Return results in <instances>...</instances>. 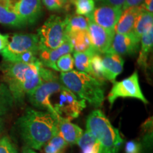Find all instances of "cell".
Segmentation results:
<instances>
[{
    "label": "cell",
    "mask_w": 153,
    "mask_h": 153,
    "mask_svg": "<svg viewBox=\"0 0 153 153\" xmlns=\"http://www.w3.org/2000/svg\"><path fill=\"white\" fill-rule=\"evenodd\" d=\"M41 62L33 64L4 61L0 65L2 80L9 88L15 102L22 104L28 95L41 85Z\"/></svg>",
    "instance_id": "1"
},
{
    "label": "cell",
    "mask_w": 153,
    "mask_h": 153,
    "mask_svg": "<svg viewBox=\"0 0 153 153\" xmlns=\"http://www.w3.org/2000/svg\"><path fill=\"white\" fill-rule=\"evenodd\" d=\"M18 126L24 142L35 150H41L58 134L56 116L48 111L27 108L19 119Z\"/></svg>",
    "instance_id": "2"
},
{
    "label": "cell",
    "mask_w": 153,
    "mask_h": 153,
    "mask_svg": "<svg viewBox=\"0 0 153 153\" xmlns=\"http://www.w3.org/2000/svg\"><path fill=\"white\" fill-rule=\"evenodd\" d=\"M59 77L62 85L73 92L78 99H84L97 108L101 106L104 103V82L77 70L61 72Z\"/></svg>",
    "instance_id": "3"
},
{
    "label": "cell",
    "mask_w": 153,
    "mask_h": 153,
    "mask_svg": "<svg viewBox=\"0 0 153 153\" xmlns=\"http://www.w3.org/2000/svg\"><path fill=\"white\" fill-rule=\"evenodd\" d=\"M86 127L99 143V153L119 152L123 139L101 110L96 109L89 115Z\"/></svg>",
    "instance_id": "4"
},
{
    "label": "cell",
    "mask_w": 153,
    "mask_h": 153,
    "mask_svg": "<svg viewBox=\"0 0 153 153\" xmlns=\"http://www.w3.org/2000/svg\"><path fill=\"white\" fill-rule=\"evenodd\" d=\"M37 36L39 48L55 49L60 46L68 38L66 17L51 15L38 28Z\"/></svg>",
    "instance_id": "5"
},
{
    "label": "cell",
    "mask_w": 153,
    "mask_h": 153,
    "mask_svg": "<svg viewBox=\"0 0 153 153\" xmlns=\"http://www.w3.org/2000/svg\"><path fill=\"white\" fill-rule=\"evenodd\" d=\"M65 86L61 82L60 77L56 74L52 77L43 80L35 89L27 95L30 103L36 108L46 110L55 116L57 114L51 104L50 98L53 94L59 92Z\"/></svg>",
    "instance_id": "6"
},
{
    "label": "cell",
    "mask_w": 153,
    "mask_h": 153,
    "mask_svg": "<svg viewBox=\"0 0 153 153\" xmlns=\"http://www.w3.org/2000/svg\"><path fill=\"white\" fill-rule=\"evenodd\" d=\"M118 98H135L141 100L144 104H148V101L143 95L140 86L137 71L122 81L113 82L112 89L108 95L111 106Z\"/></svg>",
    "instance_id": "7"
},
{
    "label": "cell",
    "mask_w": 153,
    "mask_h": 153,
    "mask_svg": "<svg viewBox=\"0 0 153 153\" xmlns=\"http://www.w3.org/2000/svg\"><path fill=\"white\" fill-rule=\"evenodd\" d=\"M30 51H39L37 34H14L3 51H1L4 61L12 62L16 56Z\"/></svg>",
    "instance_id": "8"
},
{
    "label": "cell",
    "mask_w": 153,
    "mask_h": 153,
    "mask_svg": "<svg viewBox=\"0 0 153 153\" xmlns=\"http://www.w3.org/2000/svg\"><path fill=\"white\" fill-rule=\"evenodd\" d=\"M59 101L53 106L55 112L60 116L65 115L66 117L72 120L77 118L86 107V101L79 99L73 92L65 87L60 91Z\"/></svg>",
    "instance_id": "9"
},
{
    "label": "cell",
    "mask_w": 153,
    "mask_h": 153,
    "mask_svg": "<svg viewBox=\"0 0 153 153\" xmlns=\"http://www.w3.org/2000/svg\"><path fill=\"white\" fill-rule=\"evenodd\" d=\"M91 47L95 52L104 54L108 51L114 37V30L104 28L89 20L87 28Z\"/></svg>",
    "instance_id": "10"
},
{
    "label": "cell",
    "mask_w": 153,
    "mask_h": 153,
    "mask_svg": "<svg viewBox=\"0 0 153 153\" xmlns=\"http://www.w3.org/2000/svg\"><path fill=\"white\" fill-rule=\"evenodd\" d=\"M10 8L26 25L35 24L42 14L41 0H11Z\"/></svg>",
    "instance_id": "11"
},
{
    "label": "cell",
    "mask_w": 153,
    "mask_h": 153,
    "mask_svg": "<svg viewBox=\"0 0 153 153\" xmlns=\"http://www.w3.org/2000/svg\"><path fill=\"white\" fill-rule=\"evenodd\" d=\"M122 11L123 10L121 7L101 5L95 8L88 18L101 27L106 29L114 30Z\"/></svg>",
    "instance_id": "12"
},
{
    "label": "cell",
    "mask_w": 153,
    "mask_h": 153,
    "mask_svg": "<svg viewBox=\"0 0 153 153\" xmlns=\"http://www.w3.org/2000/svg\"><path fill=\"white\" fill-rule=\"evenodd\" d=\"M139 39L133 31L129 33H115L112 43L107 52L121 55H134L139 49Z\"/></svg>",
    "instance_id": "13"
},
{
    "label": "cell",
    "mask_w": 153,
    "mask_h": 153,
    "mask_svg": "<svg viewBox=\"0 0 153 153\" xmlns=\"http://www.w3.org/2000/svg\"><path fill=\"white\" fill-rule=\"evenodd\" d=\"M73 52V47L69 37L60 46L55 49H45L39 48L38 60L42 65L47 68H51L58 72L56 67V62L62 55Z\"/></svg>",
    "instance_id": "14"
},
{
    "label": "cell",
    "mask_w": 153,
    "mask_h": 153,
    "mask_svg": "<svg viewBox=\"0 0 153 153\" xmlns=\"http://www.w3.org/2000/svg\"><path fill=\"white\" fill-rule=\"evenodd\" d=\"M103 55L102 65L104 78L113 83L123 72L124 60L121 56L114 53L106 52Z\"/></svg>",
    "instance_id": "15"
},
{
    "label": "cell",
    "mask_w": 153,
    "mask_h": 153,
    "mask_svg": "<svg viewBox=\"0 0 153 153\" xmlns=\"http://www.w3.org/2000/svg\"><path fill=\"white\" fill-rule=\"evenodd\" d=\"M142 5L131 7L122 11L117 24L114 28L115 33L126 34L133 31L137 17L143 10Z\"/></svg>",
    "instance_id": "16"
},
{
    "label": "cell",
    "mask_w": 153,
    "mask_h": 153,
    "mask_svg": "<svg viewBox=\"0 0 153 153\" xmlns=\"http://www.w3.org/2000/svg\"><path fill=\"white\" fill-rule=\"evenodd\" d=\"M57 120L58 133L69 144H76L83 134V131L79 126L71 123L70 119L63 117L57 114L56 116Z\"/></svg>",
    "instance_id": "17"
},
{
    "label": "cell",
    "mask_w": 153,
    "mask_h": 153,
    "mask_svg": "<svg viewBox=\"0 0 153 153\" xmlns=\"http://www.w3.org/2000/svg\"><path fill=\"white\" fill-rule=\"evenodd\" d=\"M140 51L137 62L138 65L146 71L148 57L153 46V27L143 34L140 38Z\"/></svg>",
    "instance_id": "18"
},
{
    "label": "cell",
    "mask_w": 153,
    "mask_h": 153,
    "mask_svg": "<svg viewBox=\"0 0 153 153\" xmlns=\"http://www.w3.org/2000/svg\"><path fill=\"white\" fill-rule=\"evenodd\" d=\"M97 53L92 48L84 52H74L73 54L74 65L79 72L91 74V60L93 55Z\"/></svg>",
    "instance_id": "19"
},
{
    "label": "cell",
    "mask_w": 153,
    "mask_h": 153,
    "mask_svg": "<svg viewBox=\"0 0 153 153\" xmlns=\"http://www.w3.org/2000/svg\"><path fill=\"white\" fill-rule=\"evenodd\" d=\"M152 27L153 14L143 9L137 17L133 32L139 39H140L143 34Z\"/></svg>",
    "instance_id": "20"
},
{
    "label": "cell",
    "mask_w": 153,
    "mask_h": 153,
    "mask_svg": "<svg viewBox=\"0 0 153 153\" xmlns=\"http://www.w3.org/2000/svg\"><path fill=\"white\" fill-rule=\"evenodd\" d=\"M0 24L16 28L26 26V23L10 7L2 4H0Z\"/></svg>",
    "instance_id": "21"
},
{
    "label": "cell",
    "mask_w": 153,
    "mask_h": 153,
    "mask_svg": "<svg viewBox=\"0 0 153 153\" xmlns=\"http://www.w3.org/2000/svg\"><path fill=\"white\" fill-rule=\"evenodd\" d=\"M68 37L74 52H84L91 48L87 30L69 33Z\"/></svg>",
    "instance_id": "22"
},
{
    "label": "cell",
    "mask_w": 153,
    "mask_h": 153,
    "mask_svg": "<svg viewBox=\"0 0 153 153\" xmlns=\"http://www.w3.org/2000/svg\"><path fill=\"white\" fill-rule=\"evenodd\" d=\"M67 19V31L69 33L87 30L89 19L78 14L68 15Z\"/></svg>",
    "instance_id": "23"
},
{
    "label": "cell",
    "mask_w": 153,
    "mask_h": 153,
    "mask_svg": "<svg viewBox=\"0 0 153 153\" xmlns=\"http://www.w3.org/2000/svg\"><path fill=\"white\" fill-rule=\"evenodd\" d=\"M76 144L82 149V153H99V143L89 131L82 134Z\"/></svg>",
    "instance_id": "24"
},
{
    "label": "cell",
    "mask_w": 153,
    "mask_h": 153,
    "mask_svg": "<svg viewBox=\"0 0 153 153\" xmlns=\"http://www.w3.org/2000/svg\"><path fill=\"white\" fill-rule=\"evenodd\" d=\"M14 100L5 84L0 83V116L7 114L11 109Z\"/></svg>",
    "instance_id": "25"
},
{
    "label": "cell",
    "mask_w": 153,
    "mask_h": 153,
    "mask_svg": "<svg viewBox=\"0 0 153 153\" xmlns=\"http://www.w3.org/2000/svg\"><path fill=\"white\" fill-rule=\"evenodd\" d=\"M75 8L76 14L89 17L96 8L94 0H70Z\"/></svg>",
    "instance_id": "26"
},
{
    "label": "cell",
    "mask_w": 153,
    "mask_h": 153,
    "mask_svg": "<svg viewBox=\"0 0 153 153\" xmlns=\"http://www.w3.org/2000/svg\"><path fill=\"white\" fill-rule=\"evenodd\" d=\"M68 144V143L60 136L58 133L45 145V152L62 153Z\"/></svg>",
    "instance_id": "27"
},
{
    "label": "cell",
    "mask_w": 153,
    "mask_h": 153,
    "mask_svg": "<svg viewBox=\"0 0 153 153\" xmlns=\"http://www.w3.org/2000/svg\"><path fill=\"white\" fill-rule=\"evenodd\" d=\"M101 54L97 53L91 57V75L95 77L97 79L99 80V81L105 83V80L106 79H105L104 76V71H103L102 65V57L101 56Z\"/></svg>",
    "instance_id": "28"
},
{
    "label": "cell",
    "mask_w": 153,
    "mask_h": 153,
    "mask_svg": "<svg viewBox=\"0 0 153 153\" xmlns=\"http://www.w3.org/2000/svg\"><path fill=\"white\" fill-rule=\"evenodd\" d=\"M44 7L49 11H68L70 7L69 0H42Z\"/></svg>",
    "instance_id": "29"
},
{
    "label": "cell",
    "mask_w": 153,
    "mask_h": 153,
    "mask_svg": "<svg viewBox=\"0 0 153 153\" xmlns=\"http://www.w3.org/2000/svg\"><path fill=\"white\" fill-rule=\"evenodd\" d=\"M74 59L71 53H68L62 55L56 62V67L58 72H68L73 70Z\"/></svg>",
    "instance_id": "30"
},
{
    "label": "cell",
    "mask_w": 153,
    "mask_h": 153,
    "mask_svg": "<svg viewBox=\"0 0 153 153\" xmlns=\"http://www.w3.org/2000/svg\"><path fill=\"white\" fill-rule=\"evenodd\" d=\"M0 153H17L16 148L9 137H3L0 139Z\"/></svg>",
    "instance_id": "31"
},
{
    "label": "cell",
    "mask_w": 153,
    "mask_h": 153,
    "mask_svg": "<svg viewBox=\"0 0 153 153\" xmlns=\"http://www.w3.org/2000/svg\"><path fill=\"white\" fill-rule=\"evenodd\" d=\"M126 0H94L95 3L97 4L101 5H108L112 7H123Z\"/></svg>",
    "instance_id": "32"
},
{
    "label": "cell",
    "mask_w": 153,
    "mask_h": 153,
    "mask_svg": "<svg viewBox=\"0 0 153 153\" xmlns=\"http://www.w3.org/2000/svg\"><path fill=\"white\" fill-rule=\"evenodd\" d=\"M140 145L135 141H129L126 143V153H140Z\"/></svg>",
    "instance_id": "33"
},
{
    "label": "cell",
    "mask_w": 153,
    "mask_h": 153,
    "mask_svg": "<svg viewBox=\"0 0 153 153\" xmlns=\"http://www.w3.org/2000/svg\"><path fill=\"white\" fill-rule=\"evenodd\" d=\"M143 1L144 0H126L122 7V10L131 7H138L143 4Z\"/></svg>",
    "instance_id": "34"
},
{
    "label": "cell",
    "mask_w": 153,
    "mask_h": 153,
    "mask_svg": "<svg viewBox=\"0 0 153 153\" xmlns=\"http://www.w3.org/2000/svg\"><path fill=\"white\" fill-rule=\"evenodd\" d=\"M9 36L6 34V35H3L0 33V53L1 51H3L7 46V44L9 43Z\"/></svg>",
    "instance_id": "35"
},
{
    "label": "cell",
    "mask_w": 153,
    "mask_h": 153,
    "mask_svg": "<svg viewBox=\"0 0 153 153\" xmlns=\"http://www.w3.org/2000/svg\"><path fill=\"white\" fill-rule=\"evenodd\" d=\"M142 7L145 10L149 11V12H153V0H144Z\"/></svg>",
    "instance_id": "36"
},
{
    "label": "cell",
    "mask_w": 153,
    "mask_h": 153,
    "mask_svg": "<svg viewBox=\"0 0 153 153\" xmlns=\"http://www.w3.org/2000/svg\"><path fill=\"white\" fill-rule=\"evenodd\" d=\"M3 126H4L3 122H2V120H1V118H0V135H1V132H2V131H3Z\"/></svg>",
    "instance_id": "37"
},
{
    "label": "cell",
    "mask_w": 153,
    "mask_h": 153,
    "mask_svg": "<svg viewBox=\"0 0 153 153\" xmlns=\"http://www.w3.org/2000/svg\"><path fill=\"white\" fill-rule=\"evenodd\" d=\"M23 153H36V152H35L32 150H30V149H26V150L23 152Z\"/></svg>",
    "instance_id": "38"
},
{
    "label": "cell",
    "mask_w": 153,
    "mask_h": 153,
    "mask_svg": "<svg viewBox=\"0 0 153 153\" xmlns=\"http://www.w3.org/2000/svg\"><path fill=\"white\" fill-rule=\"evenodd\" d=\"M69 1H70V0H69Z\"/></svg>",
    "instance_id": "39"
},
{
    "label": "cell",
    "mask_w": 153,
    "mask_h": 153,
    "mask_svg": "<svg viewBox=\"0 0 153 153\" xmlns=\"http://www.w3.org/2000/svg\"><path fill=\"white\" fill-rule=\"evenodd\" d=\"M10 1H11V0H10Z\"/></svg>",
    "instance_id": "40"
}]
</instances>
